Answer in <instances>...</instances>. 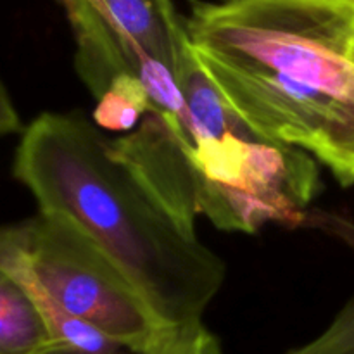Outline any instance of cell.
I'll return each mask as SVG.
<instances>
[{"mask_svg": "<svg viewBox=\"0 0 354 354\" xmlns=\"http://www.w3.org/2000/svg\"><path fill=\"white\" fill-rule=\"evenodd\" d=\"M116 33L137 44L151 57L168 66L176 76L190 52L185 24L171 0H83Z\"/></svg>", "mask_w": 354, "mask_h": 354, "instance_id": "obj_6", "label": "cell"}, {"mask_svg": "<svg viewBox=\"0 0 354 354\" xmlns=\"http://www.w3.org/2000/svg\"><path fill=\"white\" fill-rule=\"evenodd\" d=\"M142 354H221V348L203 322L197 320L171 325Z\"/></svg>", "mask_w": 354, "mask_h": 354, "instance_id": "obj_10", "label": "cell"}, {"mask_svg": "<svg viewBox=\"0 0 354 354\" xmlns=\"http://www.w3.org/2000/svg\"><path fill=\"white\" fill-rule=\"evenodd\" d=\"M0 266L71 317L142 354L171 325L75 223L38 213L0 227Z\"/></svg>", "mask_w": 354, "mask_h": 354, "instance_id": "obj_3", "label": "cell"}, {"mask_svg": "<svg viewBox=\"0 0 354 354\" xmlns=\"http://www.w3.org/2000/svg\"><path fill=\"white\" fill-rule=\"evenodd\" d=\"M14 176L40 213L59 214L88 235L166 324L201 320L220 292L223 261L176 225L83 118L38 116L21 138Z\"/></svg>", "mask_w": 354, "mask_h": 354, "instance_id": "obj_2", "label": "cell"}, {"mask_svg": "<svg viewBox=\"0 0 354 354\" xmlns=\"http://www.w3.org/2000/svg\"><path fill=\"white\" fill-rule=\"evenodd\" d=\"M183 151L196 178L197 213L221 230L254 234L270 221L301 223L320 189L310 154L265 140L245 121Z\"/></svg>", "mask_w": 354, "mask_h": 354, "instance_id": "obj_4", "label": "cell"}, {"mask_svg": "<svg viewBox=\"0 0 354 354\" xmlns=\"http://www.w3.org/2000/svg\"><path fill=\"white\" fill-rule=\"evenodd\" d=\"M21 120L17 116L14 104L0 80V135L16 133L21 130Z\"/></svg>", "mask_w": 354, "mask_h": 354, "instance_id": "obj_12", "label": "cell"}, {"mask_svg": "<svg viewBox=\"0 0 354 354\" xmlns=\"http://www.w3.org/2000/svg\"><path fill=\"white\" fill-rule=\"evenodd\" d=\"M154 111L147 90L135 76L123 75L111 83L93 111L97 127L111 131H124L138 124L147 113Z\"/></svg>", "mask_w": 354, "mask_h": 354, "instance_id": "obj_9", "label": "cell"}, {"mask_svg": "<svg viewBox=\"0 0 354 354\" xmlns=\"http://www.w3.org/2000/svg\"><path fill=\"white\" fill-rule=\"evenodd\" d=\"M48 341L47 320L35 296L0 266V354H45Z\"/></svg>", "mask_w": 354, "mask_h": 354, "instance_id": "obj_7", "label": "cell"}, {"mask_svg": "<svg viewBox=\"0 0 354 354\" xmlns=\"http://www.w3.org/2000/svg\"><path fill=\"white\" fill-rule=\"evenodd\" d=\"M287 354H354V297L342 308L327 330Z\"/></svg>", "mask_w": 354, "mask_h": 354, "instance_id": "obj_11", "label": "cell"}, {"mask_svg": "<svg viewBox=\"0 0 354 354\" xmlns=\"http://www.w3.org/2000/svg\"><path fill=\"white\" fill-rule=\"evenodd\" d=\"M111 154L123 162L169 216L196 237V178L178 133L158 111H151L128 137L109 140Z\"/></svg>", "mask_w": 354, "mask_h": 354, "instance_id": "obj_5", "label": "cell"}, {"mask_svg": "<svg viewBox=\"0 0 354 354\" xmlns=\"http://www.w3.org/2000/svg\"><path fill=\"white\" fill-rule=\"evenodd\" d=\"M194 57L254 133L354 185V0H218L185 21Z\"/></svg>", "mask_w": 354, "mask_h": 354, "instance_id": "obj_1", "label": "cell"}, {"mask_svg": "<svg viewBox=\"0 0 354 354\" xmlns=\"http://www.w3.org/2000/svg\"><path fill=\"white\" fill-rule=\"evenodd\" d=\"M31 294L44 311L50 334L45 354H131L127 346L114 341L97 327L71 317L47 297L37 292Z\"/></svg>", "mask_w": 354, "mask_h": 354, "instance_id": "obj_8", "label": "cell"}]
</instances>
